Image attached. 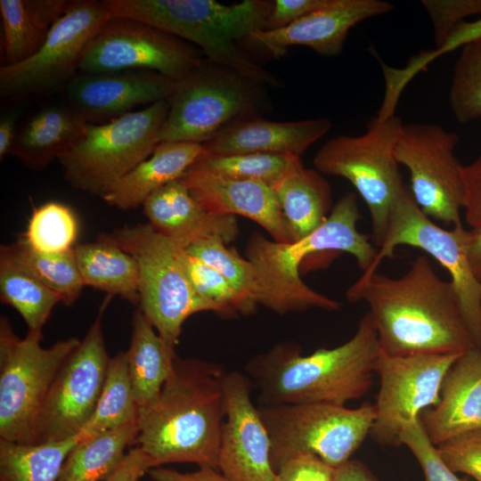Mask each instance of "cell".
Masks as SVG:
<instances>
[{
    "label": "cell",
    "mask_w": 481,
    "mask_h": 481,
    "mask_svg": "<svg viewBox=\"0 0 481 481\" xmlns=\"http://www.w3.org/2000/svg\"><path fill=\"white\" fill-rule=\"evenodd\" d=\"M346 296L367 303L386 355L458 354L477 347L452 282L441 279L425 256L398 278L363 273Z\"/></svg>",
    "instance_id": "cell-1"
},
{
    "label": "cell",
    "mask_w": 481,
    "mask_h": 481,
    "mask_svg": "<svg viewBox=\"0 0 481 481\" xmlns=\"http://www.w3.org/2000/svg\"><path fill=\"white\" fill-rule=\"evenodd\" d=\"M226 371L201 359H175L158 398L138 409L135 444L159 467L195 463L217 469Z\"/></svg>",
    "instance_id": "cell-2"
},
{
    "label": "cell",
    "mask_w": 481,
    "mask_h": 481,
    "mask_svg": "<svg viewBox=\"0 0 481 481\" xmlns=\"http://www.w3.org/2000/svg\"><path fill=\"white\" fill-rule=\"evenodd\" d=\"M380 348L368 313L354 336L336 347L302 355L289 342L252 357L245 367L259 406L305 403L345 405L363 397L373 384Z\"/></svg>",
    "instance_id": "cell-3"
},
{
    "label": "cell",
    "mask_w": 481,
    "mask_h": 481,
    "mask_svg": "<svg viewBox=\"0 0 481 481\" xmlns=\"http://www.w3.org/2000/svg\"><path fill=\"white\" fill-rule=\"evenodd\" d=\"M361 217L356 195L344 194L325 222L306 237L279 242L259 232L245 247L247 259L256 269L257 303L279 314L313 308L339 311V302L308 287L300 278L304 260L322 252H346L364 272L374 262L378 249L357 229Z\"/></svg>",
    "instance_id": "cell-4"
},
{
    "label": "cell",
    "mask_w": 481,
    "mask_h": 481,
    "mask_svg": "<svg viewBox=\"0 0 481 481\" xmlns=\"http://www.w3.org/2000/svg\"><path fill=\"white\" fill-rule=\"evenodd\" d=\"M111 17L148 23L199 48L207 60L244 76L277 86L276 77L240 49L239 42L265 29L273 1L244 0H102Z\"/></svg>",
    "instance_id": "cell-5"
},
{
    "label": "cell",
    "mask_w": 481,
    "mask_h": 481,
    "mask_svg": "<svg viewBox=\"0 0 481 481\" xmlns=\"http://www.w3.org/2000/svg\"><path fill=\"white\" fill-rule=\"evenodd\" d=\"M265 85L206 58L175 81L159 142L204 144L231 122L267 112Z\"/></svg>",
    "instance_id": "cell-6"
},
{
    "label": "cell",
    "mask_w": 481,
    "mask_h": 481,
    "mask_svg": "<svg viewBox=\"0 0 481 481\" xmlns=\"http://www.w3.org/2000/svg\"><path fill=\"white\" fill-rule=\"evenodd\" d=\"M100 235L135 259L139 308L171 346L175 347L184 322L192 314H224L219 306L203 298L192 285L183 263L185 249L149 224L125 226Z\"/></svg>",
    "instance_id": "cell-7"
},
{
    "label": "cell",
    "mask_w": 481,
    "mask_h": 481,
    "mask_svg": "<svg viewBox=\"0 0 481 481\" xmlns=\"http://www.w3.org/2000/svg\"><path fill=\"white\" fill-rule=\"evenodd\" d=\"M403 122L395 115L373 117L364 134L338 135L315 153L314 166L322 175L348 180L363 199L371 220V241L379 249L386 236L391 209L405 191L395 146Z\"/></svg>",
    "instance_id": "cell-8"
},
{
    "label": "cell",
    "mask_w": 481,
    "mask_h": 481,
    "mask_svg": "<svg viewBox=\"0 0 481 481\" xmlns=\"http://www.w3.org/2000/svg\"><path fill=\"white\" fill-rule=\"evenodd\" d=\"M271 440L274 470L302 455H314L332 469L350 460L370 435L375 405L355 409L328 403L258 406Z\"/></svg>",
    "instance_id": "cell-9"
},
{
    "label": "cell",
    "mask_w": 481,
    "mask_h": 481,
    "mask_svg": "<svg viewBox=\"0 0 481 481\" xmlns=\"http://www.w3.org/2000/svg\"><path fill=\"white\" fill-rule=\"evenodd\" d=\"M167 112L168 102L162 100L106 123H87L79 141L58 159L65 180L102 198L152 154Z\"/></svg>",
    "instance_id": "cell-10"
},
{
    "label": "cell",
    "mask_w": 481,
    "mask_h": 481,
    "mask_svg": "<svg viewBox=\"0 0 481 481\" xmlns=\"http://www.w3.org/2000/svg\"><path fill=\"white\" fill-rule=\"evenodd\" d=\"M42 332L19 338L9 319H0V439L34 444L40 411L61 367L80 340L71 337L50 347Z\"/></svg>",
    "instance_id": "cell-11"
},
{
    "label": "cell",
    "mask_w": 481,
    "mask_h": 481,
    "mask_svg": "<svg viewBox=\"0 0 481 481\" xmlns=\"http://www.w3.org/2000/svg\"><path fill=\"white\" fill-rule=\"evenodd\" d=\"M469 230L461 224L447 230L436 225L416 204L406 188L394 204L387 229L371 265L394 256L397 246L418 248L433 257L451 276L461 309L476 346L481 348V283L475 278L468 258Z\"/></svg>",
    "instance_id": "cell-12"
},
{
    "label": "cell",
    "mask_w": 481,
    "mask_h": 481,
    "mask_svg": "<svg viewBox=\"0 0 481 481\" xmlns=\"http://www.w3.org/2000/svg\"><path fill=\"white\" fill-rule=\"evenodd\" d=\"M110 18L101 1H73L34 55L14 65L1 66V98L17 101L64 90L77 75L90 40Z\"/></svg>",
    "instance_id": "cell-13"
},
{
    "label": "cell",
    "mask_w": 481,
    "mask_h": 481,
    "mask_svg": "<svg viewBox=\"0 0 481 481\" xmlns=\"http://www.w3.org/2000/svg\"><path fill=\"white\" fill-rule=\"evenodd\" d=\"M458 135L430 123L404 124L395 146L398 164L410 172L411 193L429 218L461 224L465 188L462 165L454 154Z\"/></svg>",
    "instance_id": "cell-14"
},
{
    "label": "cell",
    "mask_w": 481,
    "mask_h": 481,
    "mask_svg": "<svg viewBox=\"0 0 481 481\" xmlns=\"http://www.w3.org/2000/svg\"><path fill=\"white\" fill-rule=\"evenodd\" d=\"M202 55L192 44L148 23L111 17L87 45L79 71L151 70L178 81L205 59Z\"/></svg>",
    "instance_id": "cell-15"
},
{
    "label": "cell",
    "mask_w": 481,
    "mask_h": 481,
    "mask_svg": "<svg viewBox=\"0 0 481 481\" xmlns=\"http://www.w3.org/2000/svg\"><path fill=\"white\" fill-rule=\"evenodd\" d=\"M111 298L104 299L86 336L57 373L38 416L35 443L75 436L93 415L110 358L102 317Z\"/></svg>",
    "instance_id": "cell-16"
},
{
    "label": "cell",
    "mask_w": 481,
    "mask_h": 481,
    "mask_svg": "<svg viewBox=\"0 0 481 481\" xmlns=\"http://www.w3.org/2000/svg\"><path fill=\"white\" fill-rule=\"evenodd\" d=\"M461 354L388 355L380 352L375 366L380 387L370 431L373 441L402 445L403 429L419 420L427 408L437 404L442 382Z\"/></svg>",
    "instance_id": "cell-17"
},
{
    "label": "cell",
    "mask_w": 481,
    "mask_h": 481,
    "mask_svg": "<svg viewBox=\"0 0 481 481\" xmlns=\"http://www.w3.org/2000/svg\"><path fill=\"white\" fill-rule=\"evenodd\" d=\"M252 388L247 374L226 371L217 469L229 481H273L276 477L271 440L258 407L252 403Z\"/></svg>",
    "instance_id": "cell-18"
},
{
    "label": "cell",
    "mask_w": 481,
    "mask_h": 481,
    "mask_svg": "<svg viewBox=\"0 0 481 481\" xmlns=\"http://www.w3.org/2000/svg\"><path fill=\"white\" fill-rule=\"evenodd\" d=\"M175 81L151 70L79 73L65 87L69 107L86 123L102 124L135 107L167 100Z\"/></svg>",
    "instance_id": "cell-19"
},
{
    "label": "cell",
    "mask_w": 481,
    "mask_h": 481,
    "mask_svg": "<svg viewBox=\"0 0 481 481\" xmlns=\"http://www.w3.org/2000/svg\"><path fill=\"white\" fill-rule=\"evenodd\" d=\"M394 5L382 0H328L321 8L278 29L259 30L249 40L273 58L283 56L289 47L307 46L317 54L338 55L349 30L357 23L391 12Z\"/></svg>",
    "instance_id": "cell-20"
},
{
    "label": "cell",
    "mask_w": 481,
    "mask_h": 481,
    "mask_svg": "<svg viewBox=\"0 0 481 481\" xmlns=\"http://www.w3.org/2000/svg\"><path fill=\"white\" fill-rule=\"evenodd\" d=\"M191 195L214 214L241 216L279 242L292 239L273 189L265 183L191 167L181 178Z\"/></svg>",
    "instance_id": "cell-21"
},
{
    "label": "cell",
    "mask_w": 481,
    "mask_h": 481,
    "mask_svg": "<svg viewBox=\"0 0 481 481\" xmlns=\"http://www.w3.org/2000/svg\"><path fill=\"white\" fill-rule=\"evenodd\" d=\"M143 207L148 224L184 249L208 239L229 244L240 233L235 216L208 211L191 195L182 179L154 192Z\"/></svg>",
    "instance_id": "cell-22"
},
{
    "label": "cell",
    "mask_w": 481,
    "mask_h": 481,
    "mask_svg": "<svg viewBox=\"0 0 481 481\" xmlns=\"http://www.w3.org/2000/svg\"><path fill=\"white\" fill-rule=\"evenodd\" d=\"M423 428L434 445L458 435L481 429V353H464L447 371L439 402L420 415Z\"/></svg>",
    "instance_id": "cell-23"
},
{
    "label": "cell",
    "mask_w": 481,
    "mask_h": 481,
    "mask_svg": "<svg viewBox=\"0 0 481 481\" xmlns=\"http://www.w3.org/2000/svg\"><path fill=\"white\" fill-rule=\"evenodd\" d=\"M331 126L327 118L278 122L251 116L231 122L203 147L206 154L215 156L267 152L300 157Z\"/></svg>",
    "instance_id": "cell-24"
},
{
    "label": "cell",
    "mask_w": 481,
    "mask_h": 481,
    "mask_svg": "<svg viewBox=\"0 0 481 481\" xmlns=\"http://www.w3.org/2000/svg\"><path fill=\"white\" fill-rule=\"evenodd\" d=\"M204 151L200 143H159L152 154L115 183L102 200L121 210L143 206L154 192L181 179Z\"/></svg>",
    "instance_id": "cell-25"
},
{
    "label": "cell",
    "mask_w": 481,
    "mask_h": 481,
    "mask_svg": "<svg viewBox=\"0 0 481 481\" xmlns=\"http://www.w3.org/2000/svg\"><path fill=\"white\" fill-rule=\"evenodd\" d=\"M86 124L70 107L45 108L17 135L10 155L31 170H44L74 147Z\"/></svg>",
    "instance_id": "cell-26"
},
{
    "label": "cell",
    "mask_w": 481,
    "mask_h": 481,
    "mask_svg": "<svg viewBox=\"0 0 481 481\" xmlns=\"http://www.w3.org/2000/svg\"><path fill=\"white\" fill-rule=\"evenodd\" d=\"M72 2L0 0L1 60L4 66L22 62L34 55Z\"/></svg>",
    "instance_id": "cell-27"
},
{
    "label": "cell",
    "mask_w": 481,
    "mask_h": 481,
    "mask_svg": "<svg viewBox=\"0 0 481 481\" xmlns=\"http://www.w3.org/2000/svg\"><path fill=\"white\" fill-rule=\"evenodd\" d=\"M126 355L127 372L138 408L152 404L170 376L175 347L156 331L140 308L132 317V333Z\"/></svg>",
    "instance_id": "cell-28"
},
{
    "label": "cell",
    "mask_w": 481,
    "mask_h": 481,
    "mask_svg": "<svg viewBox=\"0 0 481 481\" xmlns=\"http://www.w3.org/2000/svg\"><path fill=\"white\" fill-rule=\"evenodd\" d=\"M292 241L320 227L331 208L329 183L317 170L296 165L273 187Z\"/></svg>",
    "instance_id": "cell-29"
},
{
    "label": "cell",
    "mask_w": 481,
    "mask_h": 481,
    "mask_svg": "<svg viewBox=\"0 0 481 481\" xmlns=\"http://www.w3.org/2000/svg\"><path fill=\"white\" fill-rule=\"evenodd\" d=\"M74 251L85 286L139 306V270L130 254L101 235L96 241L76 245Z\"/></svg>",
    "instance_id": "cell-30"
},
{
    "label": "cell",
    "mask_w": 481,
    "mask_h": 481,
    "mask_svg": "<svg viewBox=\"0 0 481 481\" xmlns=\"http://www.w3.org/2000/svg\"><path fill=\"white\" fill-rule=\"evenodd\" d=\"M0 298L20 314L29 331L37 332H42L61 302L24 263L13 243L0 248Z\"/></svg>",
    "instance_id": "cell-31"
},
{
    "label": "cell",
    "mask_w": 481,
    "mask_h": 481,
    "mask_svg": "<svg viewBox=\"0 0 481 481\" xmlns=\"http://www.w3.org/2000/svg\"><path fill=\"white\" fill-rule=\"evenodd\" d=\"M137 421L79 441L69 453L58 481H102L121 464L135 442Z\"/></svg>",
    "instance_id": "cell-32"
},
{
    "label": "cell",
    "mask_w": 481,
    "mask_h": 481,
    "mask_svg": "<svg viewBox=\"0 0 481 481\" xmlns=\"http://www.w3.org/2000/svg\"><path fill=\"white\" fill-rule=\"evenodd\" d=\"M79 435L34 444L0 439V481H58Z\"/></svg>",
    "instance_id": "cell-33"
},
{
    "label": "cell",
    "mask_w": 481,
    "mask_h": 481,
    "mask_svg": "<svg viewBox=\"0 0 481 481\" xmlns=\"http://www.w3.org/2000/svg\"><path fill=\"white\" fill-rule=\"evenodd\" d=\"M136 404L129 379L125 352L110 358L104 384L95 410L78 433L81 440L137 421Z\"/></svg>",
    "instance_id": "cell-34"
},
{
    "label": "cell",
    "mask_w": 481,
    "mask_h": 481,
    "mask_svg": "<svg viewBox=\"0 0 481 481\" xmlns=\"http://www.w3.org/2000/svg\"><path fill=\"white\" fill-rule=\"evenodd\" d=\"M299 162L300 157L292 154L249 152L215 156L204 151L192 167L231 178L259 182L273 188Z\"/></svg>",
    "instance_id": "cell-35"
},
{
    "label": "cell",
    "mask_w": 481,
    "mask_h": 481,
    "mask_svg": "<svg viewBox=\"0 0 481 481\" xmlns=\"http://www.w3.org/2000/svg\"><path fill=\"white\" fill-rule=\"evenodd\" d=\"M185 250L227 280L239 297L242 314H253L256 311L257 273L249 260L218 239L200 240Z\"/></svg>",
    "instance_id": "cell-36"
},
{
    "label": "cell",
    "mask_w": 481,
    "mask_h": 481,
    "mask_svg": "<svg viewBox=\"0 0 481 481\" xmlns=\"http://www.w3.org/2000/svg\"><path fill=\"white\" fill-rule=\"evenodd\" d=\"M13 244L24 263L62 304L71 306L77 301L85 284L74 249L61 253H44L32 249L24 239Z\"/></svg>",
    "instance_id": "cell-37"
},
{
    "label": "cell",
    "mask_w": 481,
    "mask_h": 481,
    "mask_svg": "<svg viewBox=\"0 0 481 481\" xmlns=\"http://www.w3.org/2000/svg\"><path fill=\"white\" fill-rule=\"evenodd\" d=\"M78 223L67 205L49 201L36 208L28 224L24 240L44 253H61L74 249Z\"/></svg>",
    "instance_id": "cell-38"
},
{
    "label": "cell",
    "mask_w": 481,
    "mask_h": 481,
    "mask_svg": "<svg viewBox=\"0 0 481 481\" xmlns=\"http://www.w3.org/2000/svg\"><path fill=\"white\" fill-rule=\"evenodd\" d=\"M449 102L455 119L461 124L481 118V38L461 48L454 66Z\"/></svg>",
    "instance_id": "cell-39"
},
{
    "label": "cell",
    "mask_w": 481,
    "mask_h": 481,
    "mask_svg": "<svg viewBox=\"0 0 481 481\" xmlns=\"http://www.w3.org/2000/svg\"><path fill=\"white\" fill-rule=\"evenodd\" d=\"M183 263L195 289L219 306L224 315L241 314L239 297L227 280L216 270L184 251Z\"/></svg>",
    "instance_id": "cell-40"
},
{
    "label": "cell",
    "mask_w": 481,
    "mask_h": 481,
    "mask_svg": "<svg viewBox=\"0 0 481 481\" xmlns=\"http://www.w3.org/2000/svg\"><path fill=\"white\" fill-rule=\"evenodd\" d=\"M401 442L419 461L425 481H464L441 459L436 445L428 437L420 418L404 427L401 433Z\"/></svg>",
    "instance_id": "cell-41"
},
{
    "label": "cell",
    "mask_w": 481,
    "mask_h": 481,
    "mask_svg": "<svg viewBox=\"0 0 481 481\" xmlns=\"http://www.w3.org/2000/svg\"><path fill=\"white\" fill-rule=\"evenodd\" d=\"M444 463L455 473L481 481V429L469 431L436 446Z\"/></svg>",
    "instance_id": "cell-42"
},
{
    "label": "cell",
    "mask_w": 481,
    "mask_h": 481,
    "mask_svg": "<svg viewBox=\"0 0 481 481\" xmlns=\"http://www.w3.org/2000/svg\"><path fill=\"white\" fill-rule=\"evenodd\" d=\"M433 28L436 47L469 16L481 14V0H422Z\"/></svg>",
    "instance_id": "cell-43"
},
{
    "label": "cell",
    "mask_w": 481,
    "mask_h": 481,
    "mask_svg": "<svg viewBox=\"0 0 481 481\" xmlns=\"http://www.w3.org/2000/svg\"><path fill=\"white\" fill-rule=\"evenodd\" d=\"M334 469L314 455H302L286 461L273 481H333Z\"/></svg>",
    "instance_id": "cell-44"
},
{
    "label": "cell",
    "mask_w": 481,
    "mask_h": 481,
    "mask_svg": "<svg viewBox=\"0 0 481 481\" xmlns=\"http://www.w3.org/2000/svg\"><path fill=\"white\" fill-rule=\"evenodd\" d=\"M479 38H481V17L471 21L464 20L452 30L440 46L431 51L420 53L417 55L418 63L425 69L436 58L460 47L462 48Z\"/></svg>",
    "instance_id": "cell-45"
},
{
    "label": "cell",
    "mask_w": 481,
    "mask_h": 481,
    "mask_svg": "<svg viewBox=\"0 0 481 481\" xmlns=\"http://www.w3.org/2000/svg\"><path fill=\"white\" fill-rule=\"evenodd\" d=\"M465 188L464 215L472 228L481 226V154L469 165L462 167Z\"/></svg>",
    "instance_id": "cell-46"
},
{
    "label": "cell",
    "mask_w": 481,
    "mask_h": 481,
    "mask_svg": "<svg viewBox=\"0 0 481 481\" xmlns=\"http://www.w3.org/2000/svg\"><path fill=\"white\" fill-rule=\"evenodd\" d=\"M328 0H276L265 22V29L284 28L303 16L321 8Z\"/></svg>",
    "instance_id": "cell-47"
},
{
    "label": "cell",
    "mask_w": 481,
    "mask_h": 481,
    "mask_svg": "<svg viewBox=\"0 0 481 481\" xmlns=\"http://www.w3.org/2000/svg\"><path fill=\"white\" fill-rule=\"evenodd\" d=\"M156 462L138 446L130 449L117 469L102 481H139Z\"/></svg>",
    "instance_id": "cell-48"
},
{
    "label": "cell",
    "mask_w": 481,
    "mask_h": 481,
    "mask_svg": "<svg viewBox=\"0 0 481 481\" xmlns=\"http://www.w3.org/2000/svg\"><path fill=\"white\" fill-rule=\"evenodd\" d=\"M148 474L154 481H229L217 469L207 466L188 473L155 467L151 469Z\"/></svg>",
    "instance_id": "cell-49"
},
{
    "label": "cell",
    "mask_w": 481,
    "mask_h": 481,
    "mask_svg": "<svg viewBox=\"0 0 481 481\" xmlns=\"http://www.w3.org/2000/svg\"><path fill=\"white\" fill-rule=\"evenodd\" d=\"M333 481H378L371 470L361 461L349 460L334 469Z\"/></svg>",
    "instance_id": "cell-50"
},
{
    "label": "cell",
    "mask_w": 481,
    "mask_h": 481,
    "mask_svg": "<svg viewBox=\"0 0 481 481\" xmlns=\"http://www.w3.org/2000/svg\"><path fill=\"white\" fill-rule=\"evenodd\" d=\"M17 115L10 113L3 116L0 120V160L11 154L15 143Z\"/></svg>",
    "instance_id": "cell-51"
},
{
    "label": "cell",
    "mask_w": 481,
    "mask_h": 481,
    "mask_svg": "<svg viewBox=\"0 0 481 481\" xmlns=\"http://www.w3.org/2000/svg\"><path fill=\"white\" fill-rule=\"evenodd\" d=\"M468 258L475 278L481 283V226L469 230Z\"/></svg>",
    "instance_id": "cell-52"
},
{
    "label": "cell",
    "mask_w": 481,
    "mask_h": 481,
    "mask_svg": "<svg viewBox=\"0 0 481 481\" xmlns=\"http://www.w3.org/2000/svg\"><path fill=\"white\" fill-rule=\"evenodd\" d=\"M480 353H481V348H480Z\"/></svg>",
    "instance_id": "cell-53"
}]
</instances>
